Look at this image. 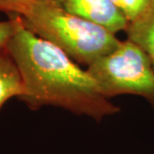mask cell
<instances>
[{
    "label": "cell",
    "mask_w": 154,
    "mask_h": 154,
    "mask_svg": "<svg viewBox=\"0 0 154 154\" xmlns=\"http://www.w3.org/2000/svg\"><path fill=\"white\" fill-rule=\"evenodd\" d=\"M7 51L22 78L24 92L19 100L29 109L53 106L95 121L120 111L101 93L87 69H83L61 49L26 29L22 20L8 43Z\"/></svg>",
    "instance_id": "obj_1"
},
{
    "label": "cell",
    "mask_w": 154,
    "mask_h": 154,
    "mask_svg": "<svg viewBox=\"0 0 154 154\" xmlns=\"http://www.w3.org/2000/svg\"><path fill=\"white\" fill-rule=\"evenodd\" d=\"M20 17L26 29L86 67L113 51L121 42L106 28L49 0H35Z\"/></svg>",
    "instance_id": "obj_2"
},
{
    "label": "cell",
    "mask_w": 154,
    "mask_h": 154,
    "mask_svg": "<svg viewBox=\"0 0 154 154\" xmlns=\"http://www.w3.org/2000/svg\"><path fill=\"white\" fill-rule=\"evenodd\" d=\"M86 69L106 98L136 95L154 108V66L148 54L132 40L121 41Z\"/></svg>",
    "instance_id": "obj_3"
},
{
    "label": "cell",
    "mask_w": 154,
    "mask_h": 154,
    "mask_svg": "<svg viewBox=\"0 0 154 154\" xmlns=\"http://www.w3.org/2000/svg\"><path fill=\"white\" fill-rule=\"evenodd\" d=\"M70 13L104 27L112 33L125 31L128 21L111 0H49Z\"/></svg>",
    "instance_id": "obj_4"
},
{
    "label": "cell",
    "mask_w": 154,
    "mask_h": 154,
    "mask_svg": "<svg viewBox=\"0 0 154 154\" xmlns=\"http://www.w3.org/2000/svg\"><path fill=\"white\" fill-rule=\"evenodd\" d=\"M24 88L19 69L6 50L0 54V110L12 98L23 95Z\"/></svg>",
    "instance_id": "obj_5"
},
{
    "label": "cell",
    "mask_w": 154,
    "mask_h": 154,
    "mask_svg": "<svg viewBox=\"0 0 154 154\" xmlns=\"http://www.w3.org/2000/svg\"><path fill=\"white\" fill-rule=\"evenodd\" d=\"M127 38L138 44L148 54L154 66V4L145 14L128 23Z\"/></svg>",
    "instance_id": "obj_6"
},
{
    "label": "cell",
    "mask_w": 154,
    "mask_h": 154,
    "mask_svg": "<svg viewBox=\"0 0 154 154\" xmlns=\"http://www.w3.org/2000/svg\"><path fill=\"white\" fill-rule=\"evenodd\" d=\"M128 23L138 19L153 6L152 0H111Z\"/></svg>",
    "instance_id": "obj_7"
},
{
    "label": "cell",
    "mask_w": 154,
    "mask_h": 154,
    "mask_svg": "<svg viewBox=\"0 0 154 154\" xmlns=\"http://www.w3.org/2000/svg\"><path fill=\"white\" fill-rule=\"evenodd\" d=\"M21 18L18 15H8L7 20L0 21V54L7 50V45L20 26Z\"/></svg>",
    "instance_id": "obj_8"
},
{
    "label": "cell",
    "mask_w": 154,
    "mask_h": 154,
    "mask_svg": "<svg viewBox=\"0 0 154 154\" xmlns=\"http://www.w3.org/2000/svg\"><path fill=\"white\" fill-rule=\"evenodd\" d=\"M35 0H0V12L20 16Z\"/></svg>",
    "instance_id": "obj_9"
},
{
    "label": "cell",
    "mask_w": 154,
    "mask_h": 154,
    "mask_svg": "<svg viewBox=\"0 0 154 154\" xmlns=\"http://www.w3.org/2000/svg\"><path fill=\"white\" fill-rule=\"evenodd\" d=\"M152 1H153V4H154V0H152Z\"/></svg>",
    "instance_id": "obj_10"
}]
</instances>
